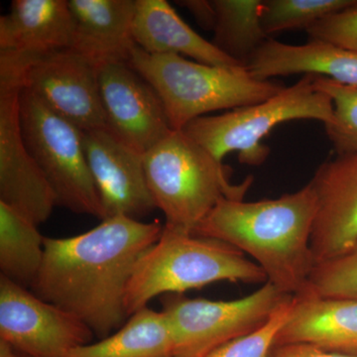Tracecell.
<instances>
[{"label": "cell", "mask_w": 357, "mask_h": 357, "mask_svg": "<svg viewBox=\"0 0 357 357\" xmlns=\"http://www.w3.org/2000/svg\"><path fill=\"white\" fill-rule=\"evenodd\" d=\"M67 357H175V347L166 314L146 307L117 332L73 349Z\"/></svg>", "instance_id": "20"}, {"label": "cell", "mask_w": 357, "mask_h": 357, "mask_svg": "<svg viewBox=\"0 0 357 357\" xmlns=\"http://www.w3.org/2000/svg\"><path fill=\"white\" fill-rule=\"evenodd\" d=\"M74 37L67 0H13L0 17V52L43 55L72 49Z\"/></svg>", "instance_id": "17"}, {"label": "cell", "mask_w": 357, "mask_h": 357, "mask_svg": "<svg viewBox=\"0 0 357 357\" xmlns=\"http://www.w3.org/2000/svg\"><path fill=\"white\" fill-rule=\"evenodd\" d=\"M147 184L166 225L194 232L223 198L243 199L252 183L232 185L222 162L183 130H173L144 155Z\"/></svg>", "instance_id": "5"}, {"label": "cell", "mask_w": 357, "mask_h": 357, "mask_svg": "<svg viewBox=\"0 0 357 357\" xmlns=\"http://www.w3.org/2000/svg\"><path fill=\"white\" fill-rule=\"evenodd\" d=\"M98 70L73 49L37 56L0 52V75L13 77L82 131L109 129Z\"/></svg>", "instance_id": "8"}, {"label": "cell", "mask_w": 357, "mask_h": 357, "mask_svg": "<svg viewBox=\"0 0 357 357\" xmlns=\"http://www.w3.org/2000/svg\"><path fill=\"white\" fill-rule=\"evenodd\" d=\"M295 344L357 354V300L293 296L292 310L275 347Z\"/></svg>", "instance_id": "15"}, {"label": "cell", "mask_w": 357, "mask_h": 357, "mask_svg": "<svg viewBox=\"0 0 357 357\" xmlns=\"http://www.w3.org/2000/svg\"><path fill=\"white\" fill-rule=\"evenodd\" d=\"M357 0H266L261 22L265 33L310 29L319 21L356 6Z\"/></svg>", "instance_id": "23"}, {"label": "cell", "mask_w": 357, "mask_h": 357, "mask_svg": "<svg viewBox=\"0 0 357 357\" xmlns=\"http://www.w3.org/2000/svg\"><path fill=\"white\" fill-rule=\"evenodd\" d=\"M164 225L115 215L66 238L44 239V259L33 293L83 321L100 340L128 317L126 293L138 259Z\"/></svg>", "instance_id": "1"}, {"label": "cell", "mask_w": 357, "mask_h": 357, "mask_svg": "<svg viewBox=\"0 0 357 357\" xmlns=\"http://www.w3.org/2000/svg\"><path fill=\"white\" fill-rule=\"evenodd\" d=\"M100 98L109 130L145 155L172 132L156 89L128 63H110L98 70Z\"/></svg>", "instance_id": "12"}, {"label": "cell", "mask_w": 357, "mask_h": 357, "mask_svg": "<svg viewBox=\"0 0 357 357\" xmlns=\"http://www.w3.org/2000/svg\"><path fill=\"white\" fill-rule=\"evenodd\" d=\"M75 23L73 50L98 68L128 63L136 44L133 21L136 0H69Z\"/></svg>", "instance_id": "16"}, {"label": "cell", "mask_w": 357, "mask_h": 357, "mask_svg": "<svg viewBox=\"0 0 357 357\" xmlns=\"http://www.w3.org/2000/svg\"><path fill=\"white\" fill-rule=\"evenodd\" d=\"M314 77L305 75L264 102L199 117L183 131L222 163L227 154L237 151L241 164L262 165L270 153L262 140L275 126L300 119L319 121L324 126L333 121L332 98L314 86Z\"/></svg>", "instance_id": "6"}, {"label": "cell", "mask_w": 357, "mask_h": 357, "mask_svg": "<svg viewBox=\"0 0 357 357\" xmlns=\"http://www.w3.org/2000/svg\"><path fill=\"white\" fill-rule=\"evenodd\" d=\"M318 210L312 183L277 199L223 198L192 234L218 239L255 259L281 292L306 291L314 267L311 236Z\"/></svg>", "instance_id": "2"}, {"label": "cell", "mask_w": 357, "mask_h": 357, "mask_svg": "<svg viewBox=\"0 0 357 357\" xmlns=\"http://www.w3.org/2000/svg\"><path fill=\"white\" fill-rule=\"evenodd\" d=\"M215 9L213 44L239 64L249 60L269 38L263 29L260 0H213Z\"/></svg>", "instance_id": "22"}, {"label": "cell", "mask_w": 357, "mask_h": 357, "mask_svg": "<svg viewBox=\"0 0 357 357\" xmlns=\"http://www.w3.org/2000/svg\"><path fill=\"white\" fill-rule=\"evenodd\" d=\"M132 33L136 46L148 54L182 56L218 67L243 66L192 29L166 0H136Z\"/></svg>", "instance_id": "18"}, {"label": "cell", "mask_w": 357, "mask_h": 357, "mask_svg": "<svg viewBox=\"0 0 357 357\" xmlns=\"http://www.w3.org/2000/svg\"><path fill=\"white\" fill-rule=\"evenodd\" d=\"M20 122L28 150L55 192L58 206L105 220L84 152L83 131L27 89H21Z\"/></svg>", "instance_id": "7"}, {"label": "cell", "mask_w": 357, "mask_h": 357, "mask_svg": "<svg viewBox=\"0 0 357 357\" xmlns=\"http://www.w3.org/2000/svg\"><path fill=\"white\" fill-rule=\"evenodd\" d=\"M191 13L195 20L206 30H213L215 24V9L213 1L208 0H187L178 2Z\"/></svg>", "instance_id": "29"}, {"label": "cell", "mask_w": 357, "mask_h": 357, "mask_svg": "<svg viewBox=\"0 0 357 357\" xmlns=\"http://www.w3.org/2000/svg\"><path fill=\"white\" fill-rule=\"evenodd\" d=\"M271 357H357V354L326 351L310 344H285L274 347Z\"/></svg>", "instance_id": "28"}, {"label": "cell", "mask_w": 357, "mask_h": 357, "mask_svg": "<svg viewBox=\"0 0 357 357\" xmlns=\"http://www.w3.org/2000/svg\"><path fill=\"white\" fill-rule=\"evenodd\" d=\"M128 64L156 89L177 131L210 112L256 105L286 88L257 79L243 66L206 65L182 56L148 54L137 46Z\"/></svg>", "instance_id": "4"}, {"label": "cell", "mask_w": 357, "mask_h": 357, "mask_svg": "<svg viewBox=\"0 0 357 357\" xmlns=\"http://www.w3.org/2000/svg\"><path fill=\"white\" fill-rule=\"evenodd\" d=\"M83 321L0 276V340L27 357H67L91 344Z\"/></svg>", "instance_id": "10"}, {"label": "cell", "mask_w": 357, "mask_h": 357, "mask_svg": "<svg viewBox=\"0 0 357 357\" xmlns=\"http://www.w3.org/2000/svg\"><path fill=\"white\" fill-rule=\"evenodd\" d=\"M0 357H27L7 344L6 342L0 340Z\"/></svg>", "instance_id": "30"}, {"label": "cell", "mask_w": 357, "mask_h": 357, "mask_svg": "<svg viewBox=\"0 0 357 357\" xmlns=\"http://www.w3.org/2000/svg\"><path fill=\"white\" fill-rule=\"evenodd\" d=\"M314 86L332 98L333 121L325 128L337 155H357V88L319 76Z\"/></svg>", "instance_id": "24"}, {"label": "cell", "mask_w": 357, "mask_h": 357, "mask_svg": "<svg viewBox=\"0 0 357 357\" xmlns=\"http://www.w3.org/2000/svg\"><path fill=\"white\" fill-rule=\"evenodd\" d=\"M311 183L318 199L311 236L316 265L357 243V155H337L321 164Z\"/></svg>", "instance_id": "14"}, {"label": "cell", "mask_w": 357, "mask_h": 357, "mask_svg": "<svg viewBox=\"0 0 357 357\" xmlns=\"http://www.w3.org/2000/svg\"><path fill=\"white\" fill-rule=\"evenodd\" d=\"M293 296L270 282L255 293L232 301L190 299L170 294L164 314L172 333L175 357H204L230 340L257 330Z\"/></svg>", "instance_id": "9"}, {"label": "cell", "mask_w": 357, "mask_h": 357, "mask_svg": "<svg viewBox=\"0 0 357 357\" xmlns=\"http://www.w3.org/2000/svg\"><path fill=\"white\" fill-rule=\"evenodd\" d=\"M44 239L38 225L0 203V276L31 287L43 264Z\"/></svg>", "instance_id": "21"}, {"label": "cell", "mask_w": 357, "mask_h": 357, "mask_svg": "<svg viewBox=\"0 0 357 357\" xmlns=\"http://www.w3.org/2000/svg\"><path fill=\"white\" fill-rule=\"evenodd\" d=\"M311 40L357 53V4L324 18L307 30Z\"/></svg>", "instance_id": "27"}, {"label": "cell", "mask_w": 357, "mask_h": 357, "mask_svg": "<svg viewBox=\"0 0 357 357\" xmlns=\"http://www.w3.org/2000/svg\"><path fill=\"white\" fill-rule=\"evenodd\" d=\"M21 86L0 76V203L39 225L58 206L55 192L26 145L20 122Z\"/></svg>", "instance_id": "11"}, {"label": "cell", "mask_w": 357, "mask_h": 357, "mask_svg": "<svg viewBox=\"0 0 357 357\" xmlns=\"http://www.w3.org/2000/svg\"><path fill=\"white\" fill-rule=\"evenodd\" d=\"M292 304L293 297L257 330L220 345L204 357H271L277 335L287 321Z\"/></svg>", "instance_id": "26"}, {"label": "cell", "mask_w": 357, "mask_h": 357, "mask_svg": "<svg viewBox=\"0 0 357 357\" xmlns=\"http://www.w3.org/2000/svg\"><path fill=\"white\" fill-rule=\"evenodd\" d=\"M220 281L264 284L267 276L234 246L165 225L158 241L134 267L126 288V312L131 316L157 296Z\"/></svg>", "instance_id": "3"}, {"label": "cell", "mask_w": 357, "mask_h": 357, "mask_svg": "<svg viewBox=\"0 0 357 357\" xmlns=\"http://www.w3.org/2000/svg\"><path fill=\"white\" fill-rule=\"evenodd\" d=\"M303 294L357 300V243L342 255L314 265Z\"/></svg>", "instance_id": "25"}, {"label": "cell", "mask_w": 357, "mask_h": 357, "mask_svg": "<svg viewBox=\"0 0 357 357\" xmlns=\"http://www.w3.org/2000/svg\"><path fill=\"white\" fill-rule=\"evenodd\" d=\"M246 68L260 79L314 75L357 88V53L318 40L291 45L268 39Z\"/></svg>", "instance_id": "19"}, {"label": "cell", "mask_w": 357, "mask_h": 357, "mask_svg": "<svg viewBox=\"0 0 357 357\" xmlns=\"http://www.w3.org/2000/svg\"><path fill=\"white\" fill-rule=\"evenodd\" d=\"M83 143L105 218L126 215L140 220L156 208L147 184L144 155L109 129L83 131Z\"/></svg>", "instance_id": "13"}]
</instances>
